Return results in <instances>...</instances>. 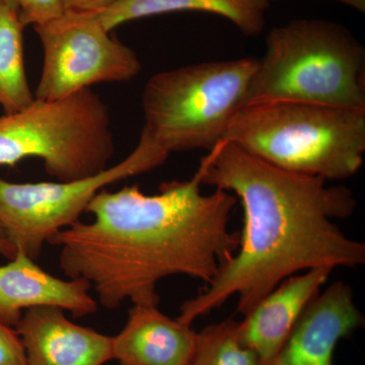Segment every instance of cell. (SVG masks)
<instances>
[{
    "label": "cell",
    "mask_w": 365,
    "mask_h": 365,
    "mask_svg": "<svg viewBox=\"0 0 365 365\" xmlns=\"http://www.w3.org/2000/svg\"><path fill=\"white\" fill-rule=\"evenodd\" d=\"M197 175L163 182L146 195L137 185L98 192L88 204L91 222H79L48 242L60 247L67 277L83 279L106 309L126 300L158 306L157 287L186 275L207 285L240 245L228 228L237 197L223 190L203 194Z\"/></svg>",
    "instance_id": "6da1fadb"
},
{
    "label": "cell",
    "mask_w": 365,
    "mask_h": 365,
    "mask_svg": "<svg viewBox=\"0 0 365 365\" xmlns=\"http://www.w3.org/2000/svg\"><path fill=\"white\" fill-rule=\"evenodd\" d=\"M195 174L201 184L241 201L244 228L234 256L200 294L182 304L181 323L192 325L232 297H237V312L244 317L300 271L365 263L364 242L348 237L334 222L354 212L351 190L274 167L230 141L209 151Z\"/></svg>",
    "instance_id": "7a4b0ae2"
},
{
    "label": "cell",
    "mask_w": 365,
    "mask_h": 365,
    "mask_svg": "<svg viewBox=\"0 0 365 365\" xmlns=\"http://www.w3.org/2000/svg\"><path fill=\"white\" fill-rule=\"evenodd\" d=\"M223 141L288 172L344 180L364 163L365 110L299 101L252 103L232 118Z\"/></svg>",
    "instance_id": "3957f363"
},
{
    "label": "cell",
    "mask_w": 365,
    "mask_h": 365,
    "mask_svg": "<svg viewBox=\"0 0 365 365\" xmlns=\"http://www.w3.org/2000/svg\"><path fill=\"white\" fill-rule=\"evenodd\" d=\"M364 64V46L345 26L290 21L269 32L246 105L284 100L365 110Z\"/></svg>",
    "instance_id": "277c9868"
},
{
    "label": "cell",
    "mask_w": 365,
    "mask_h": 365,
    "mask_svg": "<svg viewBox=\"0 0 365 365\" xmlns=\"http://www.w3.org/2000/svg\"><path fill=\"white\" fill-rule=\"evenodd\" d=\"M259 59L242 57L158 72L144 86L141 135L167 155L212 150L246 105Z\"/></svg>",
    "instance_id": "5b68a950"
},
{
    "label": "cell",
    "mask_w": 365,
    "mask_h": 365,
    "mask_svg": "<svg viewBox=\"0 0 365 365\" xmlns=\"http://www.w3.org/2000/svg\"><path fill=\"white\" fill-rule=\"evenodd\" d=\"M115 143L109 108L91 88L58 100L35 101L0 117V167L39 158L58 182L108 169Z\"/></svg>",
    "instance_id": "8992f818"
},
{
    "label": "cell",
    "mask_w": 365,
    "mask_h": 365,
    "mask_svg": "<svg viewBox=\"0 0 365 365\" xmlns=\"http://www.w3.org/2000/svg\"><path fill=\"white\" fill-rule=\"evenodd\" d=\"M169 155L140 134L128 157L95 176L68 182H13L0 178V225L16 252L34 260L44 245L79 222L98 192L115 182L150 172Z\"/></svg>",
    "instance_id": "52a82bcc"
},
{
    "label": "cell",
    "mask_w": 365,
    "mask_h": 365,
    "mask_svg": "<svg viewBox=\"0 0 365 365\" xmlns=\"http://www.w3.org/2000/svg\"><path fill=\"white\" fill-rule=\"evenodd\" d=\"M43 47L38 100H58L103 83H124L140 73L138 55L106 30L93 14L64 11L34 26Z\"/></svg>",
    "instance_id": "ba28073f"
},
{
    "label": "cell",
    "mask_w": 365,
    "mask_h": 365,
    "mask_svg": "<svg viewBox=\"0 0 365 365\" xmlns=\"http://www.w3.org/2000/svg\"><path fill=\"white\" fill-rule=\"evenodd\" d=\"M364 325L351 287L334 282L309 304L267 365H334L338 343Z\"/></svg>",
    "instance_id": "9c48e42d"
},
{
    "label": "cell",
    "mask_w": 365,
    "mask_h": 365,
    "mask_svg": "<svg viewBox=\"0 0 365 365\" xmlns=\"http://www.w3.org/2000/svg\"><path fill=\"white\" fill-rule=\"evenodd\" d=\"M56 307L24 312L14 327L26 365H104L113 359V337L67 319Z\"/></svg>",
    "instance_id": "30bf717a"
},
{
    "label": "cell",
    "mask_w": 365,
    "mask_h": 365,
    "mask_svg": "<svg viewBox=\"0 0 365 365\" xmlns=\"http://www.w3.org/2000/svg\"><path fill=\"white\" fill-rule=\"evenodd\" d=\"M91 287L83 279H61L40 267L34 259L16 252L0 266V323L16 327L24 312L35 307H56L74 318L98 311Z\"/></svg>",
    "instance_id": "8fae6325"
},
{
    "label": "cell",
    "mask_w": 365,
    "mask_h": 365,
    "mask_svg": "<svg viewBox=\"0 0 365 365\" xmlns=\"http://www.w3.org/2000/svg\"><path fill=\"white\" fill-rule=\"evenodd\" d=\"M333 270L319 267L290 276L239 322L240 340L259 357L262 365H267L282 347Z\"/></svg>",
    "instance_id": "7c38bea8"
},
{
    "label": "cell",
    "mask_w": 365,
    "mask_h": 365,
    "mask_svg": "<svg viewBox=\"0 0 365 365\" xmlns=\"http://www.w3.org/2000/svg\"><path fill=\"white\" fill-rule=\"evenodd\" d=\"M191 326L158 306L133 304L123 330L113 337V359L119 365H188L197 342Z\"/></svg>",
    "instance_id": "4fadbf2b"
},
{
    "label": "cell",
    "mask_w": 365,
    "mask_h": 365,
    "mask_svg": "<svg viewBox=\"0 0 365 365\" xmlns=\"http://www.w3.org/2000/svg\"><path fill=\"white\" fill-rule=\"evenodd\" d=\"M269 0H119L109 9L93 14L106 30L153 16L179 11H201L232 21L240 32L255 37L263 32Z\"/></svg>",
    "instance_id": "5bb4252c"
},
{
    "label": "cell",
    "mask_w": 365,
    "mask_h": 365,
    "mask_svg": "<svg viewBox=\"0 0 365 365\" xmlns=\"http://www.w3.org/2000/svg\"><path fill=\"white\" fill-rule=\"evenodd\" d=\"M20 11L14 0H0V106L13 114L36 100L26 78Z\"/></svg>",
    "instance_id": "9a60e30c"
},
{
    "label": "cell",
    "mask_w": 365,
    "mask_h": 365,
    "mask_svg": "<svg viewBox=\"0 0 365 365\" xmlns=\"http://www.w3.org/2000/svg\"><path fill=\"white\" fill-rule=\"evenodd\" d=\"M188 365H262L239 337V321L227 318L197 333L195 351Z\"/></svg>",
    "instance_id": "2e32d148"
},
{
    "label": "cell",
    "mask_w": 365,
    "mask_h": 365,
    "mask_svg": "<svg viewBox=\"0 0 365 365\" xmlns=\"http://www.w3.org/2000/svg\"><path fill=\"white\" fill-rule=\"evenodd\" d=\"M24 26H34L58 18L64 13L60 0H14Z\"/></svg>",
    "instance_id": "e0dca14e"
},
{
    "label": "cell",
    "mask_w": 365,
    "mask_h": 365,
    "mask_svg": "<svg viewBox=\"0 0 365 365\" xmlns=\"http://www.w3.org/2000/svg\"><path fill=\"white\" fill-rule=\"evenodd\" d=\"M0 365H26L23 343L16 329L0 323Z\"/></svg>",
    "instance_id": "ac0fdd59"
},
{
    "label": "cell",
    "mask_w": 365,
    "mask_h": 365,
    "mask_svg": "<svg viewBox=\"0 0 365 365\" xmlns=\"http://www.w3.org/2000/svg\"><path fill=\"white\" fill-rule=\"evenodd\" d=\"M64 11L98 14L109 9L119 0H60Z\"/></svg>",
    "instance_id": "d6986e66"
},
{
    "label": "cell",
    "mask_w": 365,
    "mask_h": 365,
    "mask_svg": "<svg viewBox=\"0 0 365 365\" xmlns=\"http://www.w3.org/2000/svg\"><path fill=\"white\" fill-rule=\"evenodd\" d=\"M0 255L6 258L7 260H11L16 255V249L14 248L13 242L7 237L6 232L0 225Z\"/></svg>",
    "instance_id": "ffe728a7"
},
{
    "label": "cell",
    "mask_w": 365,
    "mask_h": 365,
    "mask_svg": "<svg viewBox=\"0 0 365 365\" xmlns=\"http://www.w3.org/2000/svg\"><path fill=\"white\" fill-rule=\"evenodd\" d=\"M331 1L340 2V4L356 9L359 13L365 11V0H331Z\"/></svg>",
    "instance_id": "44dd1931"
},
{
    "label": "cell",
    "mask_w": 365,
    "mask_h": 365,
    "mask_svg": "<svg viewBox=\"0 0 365 365\" xmlns=\"http://www.w3.org/2000/svg\"><path fill=\"white\" fill-rule=\"evenodd\" d=\"M269 1H278V0H269Z\"/></svg>",
    "instance_id": "7402d4cb"
}]
</instances>
